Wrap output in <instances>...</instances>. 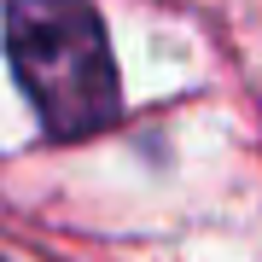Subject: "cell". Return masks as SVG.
Listing matches in <instances>:
<instances>
[{"instance_id":"7a4b0ae2","label":"cell","mask_w":262,"mask_h":262,"mask_svg":"<svg viewBox=\"0 0 262 262\" xmlns=\"http://www.w3.org/2000/svg\"><path fill=\"white\" fill-rule=\"evenodd\" d=\"M0 262H6V256H0Z\"/></svg>"},{"instance_id":"6da1fadb","label":"cell","mask_w":262,"mask_h":262,"mask_svg":"<svg viewBox=\"0 0 262 262\" xmlns=\"http://www.w3.org/2000/svg\"><path fill=\"white\" fill-rule=\"evenodd\" d=\"M6 58L53 140H88L117 122V58L88 0H12Z\"/></svg>"}]
</instances>
